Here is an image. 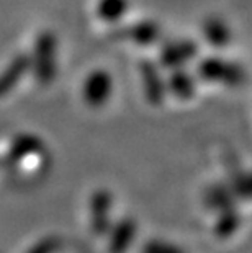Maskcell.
<instances>
[{
    "mask_svg": "<svg viewBox=\"0 0 252 253\" xmlns=\"http://www.w3.org/2000/svg\"><path fill=\"white\" fill-rule=\"evenodd\" d=\"M41 61H43V77H51L52 74V41L45 38L41 42Z\"/></svg>",
    "mask_w": 252,
    "mask_h": 253,
    "instance_id": "cell-9",
    "label": "cell"
},
{
    "mask_svg": "<svg viewBox=\"0 0 252 253\" xmlns=\"http://www.w3.org/2000/svg\"><path fill=\"white\" fill-rule=\"evenodd\" d=\"M169 90L177 96V98L187 100L194 95L195 91V82L192 79L190 74H187L184 71H175L172 75L169 77Z\"/></svg>",
    "mask_w": 252,
    "mask_h": 253,
    "instance_id": "cell-7",
    "label": "cell"
},
{
    "mask_svg": "<svg viewBox=\"0 0 252 253\" xmlns=\"http://www.w3.org/2000/svg\"><path fill=\"white\" fill-rule=\"evenodd\" d=\"M197 56V46L194 41H174L169 42L160 52V64L167 69H175L192 61Z\"/></svg>",
    "mask_w": 252,
    "mask_h": 253,
    "instance_id": "cell-4",
    "label": "cell"
},
{
    "mask_svg": "<svg viewBox=\"0 0 252 253\" xmlns=\"http://www.w3.org/2000/svg\"><path fill=\"white\" fill-rule=\"evenodd\" d=\"M236 191L243 196L252 195V173L238 176V180H236Z\"/></svg>",
    "mask_w": 252,
    "mask_h": 253,
    "instance_id": "cell-10",
    "label": "cell"
},
{
    "mask_svg": "<svg viewBox=\"0 0 252 253\" xmlns=\"http://www.w3.org/2000/svg\"><path fill=\"white\" fill-rule=\"evenodd\" d=\"M198 74L203 80L226 85H239L246 80V72L233 62L219 57H206L198 66Z\"/></svg>",
    "mask_w": 252,
    "mask_h": 253,
    "instance_id": "cell-1",
    "label": "cell"
},
{
    "mask_svg": "<svg viewBox=\"0 0 252 253\" xmlns=\"http://www.w3.org/2000/svg\"><path fill=\"white\" fill-rule=\"evenodd\" d=\"M111 90H113V80L110 74L105 71H94L84 84V100L89 106L100 108L108 101Z\"/></svg>",
    "mask_w": 252,
    "mask_h": 253,
    "instance_id": "cell-2",
    "label": "cell"
},
{
    "mask_svg": "<svg viewBox=\"0 0 252 253\" xmlns=\"http://www.w3.org/2000/svg\"><path fill=\"white\" fill-rule=\"evenodd\" d=\"M203 35L210 44L216 47L226 46L231 40V31H229L228 25L219 18H208L203 25Z\"/></svg>",
    "mask_w": 252,
    "mask_h": 253,
    "instance_id": "cell-6",
    "label": "cell"
},
{
    "mask_svg": "<svg viewBox=\"0 0 252 253\" xmlns=\"http://www.w3.org/2000/svg\"><path fill=\"white\" fill-rule=\"evenodd\" d=\"M113 35L116 38H121V40H128L136 42V44L146 46L152 44L160 36V28L152 21H138V23L118 28L116 31H113Z\"/></svg>",
    "mask_w": 252,
    "mask_h": 253,
    "instance_id": "cell-5",
    "label": "cell"
},
{
    "mask_svg": "<svg viewBox=\"0 0 252 253\" xmlns=\"http://www.w3.org/2000/svg\"><path fill=\"white\" fill-rule=\"evenodd\" d=\"M99 17L108 23H115L128 10V0H100L99 2Z\"/></svg>",
    "mask_w": 252,
    "mask_h": 253,
    "instance_id": "cell-8",
    "label": "cell"
},
{
    "mask_svg": "<svg viewBox=\"0 0 252 253\" xmlns=\"http://www.w3.org/2000/svg\"><path fill=\"white\" fill-rule=\"evenodd\" d=\"M141 72V80L144 87V95L151 105H160L165 98V82L160 77V72L157 66L152 61H143L139 66Z\"/></svg>",
    "mask_w": 252,
    "mask_h": 253,
    "instance_id": "cell-3",
    "label": "cell"
}]
</instances>
